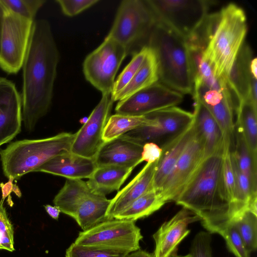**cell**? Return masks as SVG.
Returning <instances> with one entry per match:
<instances>
[{"mask_svg": "<svg viewBox=\"0 0 257 257\" xmlns=\"http://www.w3.org/2000/svg\"><path fill=\"white\" fill-rule=\"evenodd\" d=\"M59 58L49 22L35 20L22 67V121L29 132L50 108Z\"/></svg>", "mask_w": 257, "mask_h": 257, "instance_id": "obj_1", "label": "cell"}, {"mask_svg": "<svg viewBox=\"0 0 257 257\" xmlns=\"http://www.w3.org/2000/svg\"><path fill=\"white\" fill-rule=\"evenodd\" d=\"M223 146L204 158L174 201L198 216L208 232L219 235L230 222L221 182Z\"/></svg>", "mask_w": 257, "mask_h": 257, "instance_id": "obj_2", "label": "cell"}, {"mask_svg": "<svg viewBox=\"0 0 257 257\" xmlns=\"http://www.w3.org/2000/svg\"><path fill=\"white\" fill-rule=\"evenodd\" d=\"M147 45L155 54L160 82L182 94H193L194 73L185 39L166 26L156 23Z\"/></svg>", "mask_w": 257, "mask_h": 257, "instance_id": "obj_3", "label": "cell"}, {"mask_svg": "<svg viewBox=\"0 0 257 257\" xmlns=\"http://www.w3.org/2000/svg\"><path fill=\"white\" fill-rule=\"evenodd\" d=\"M243 10L230 3L219 12L215 29L203 54L215 76L226 82L234 60L244 43L247 25Z\"/></svg>", "mask_w": 257, "mask_h": 257, "instance_id": "obj_4", "label": "cell"}, {"mask_svg": "<svg viewBox=\"0 0 257 257\" xmlns=\"http://www.w3.org/2000/svg\"><path fill=\"white\" fill-rule=\"evenodd\" d=\"M75 134L63 132L40 139L23 140L10 143L0 150L4 175L19 179L35 171L52 158L71 152Z\"/></svg>", "mask_w": 257, "mask_h": 257, "instance_id": "obj_5", "label": "cell"}, {"mask_svg": "<svg viewBox=\"0 0 257 257\" xmlns=\"http://www.w3.org/2000/svg\"><path fill=\"white\" fill-rule=\"evenodd\" d=\"M155 20L185 40L208 15L212 1L204 0H146Z\"/></svg>", "mask_w": 257, "mask_h": 257, "instance_id": "obj_6", "label": "cell"}, {"mask_svg": "<svg viewBox=\"0 0 257 257\" xmlns=\"http://www.w3.org/2000/svg\"><path fill=\"white\" fill-rule=\"evenodd\" d=\"M155 24L146 1L124 0L118 7L107 37L123 46L130 53L138 44L148 38Z\"/></svg>", "mask_w": 257, "mask_h": 257, "instance_id": "obj_7", "label": "cell"}, {"mask_svg": "<svg viewBox=\"0 0 257 257\" xmlns=\"http://www.w3.org/2000/svg\"><path fill=\"white\" fill-rule=\"evenodd\" d=\"M143 238L135 221L113 218L80 232L74 243L130 253L140 248V242Z\"/></svg>", "mask_w": 257, "mask_h": 257, "instance_id": "obj_8", "label": "cell"}, {"mask_svg": "<svg viewBox=\"0 0 257 257\" xmlns=\"http://www.w3.org/2000/svg\"><path fill=\"white\" fill-rule=\"evenodd\" d=\"M128 54L123 46L106 36L83 61V72L86 80L102 94L111 93L116 73Z\"/></svg>", "mask_w": 257, "mask_h": 257, "instance_id": "obj_9", "label": "cell"}, {"mask_svg": "<svg viewBox=\"0 0 257 257\" xmlns=\"http://www.w3.org/2000/svg\"><path fill=\"white\" fill-rule=\"evenodd\" d=\"M4 7L1 39L0 68L8 74H15L22 67L34 21L25 18Z\"/></svg>", "mask_w": 257, "mask_h": 257, "instance_id": "obj_10", "label": "cell"}, {"mask_svg": "<svg viewBox=\"0 0 257 257\" xmlns=\"http://www.w3.org/2000/svg\"><path fill=\"white\" fill-rule=\"evenodd\" d=\"M147 115L155 119V125L139 128L126 134L144 144L152 142L160 147L183 131L194 120L193 113L176 106Z\"/></svg>", "mask_w": 257, "mask_h": 257, "instance_id": "obj_11", "label": "cell"}, {"mask_svg": "<svg viewBox=\"0 0 257 257\" xmlns=\"http://www.w3.org/2000/svg\"><path fill=\"white\" fill-rule=\"evenodd\" d=\"M113 102L111 93L102 94L100 100L86 122L75 133L71 152L94 159L105 143L103 140V134L110 116Z\"/></svg>", "mask_w": 257, "mask_h": 257, "instance_id": "obj_12", "label": "cell"}, {"mask_svg": "<svg viewBox=\"0 0 257 257\" xmlns=\"http://www.w3.org/2000/svg\"><path fill=\"white\" fill-rule=\"evenodd\" d=\"M183 100V94L159 81L119 101L116 113L133 116L146 115L169 107L176 106Z\"/></svg>", "mask_w": 257, "mask_h": 257, "instance_id": "obj_13", "label": "cell"}, {"mask_svg": "<svg viewBox=\"0 0 257 257\" xmlns=\"http://www.w3.org/2000/svg\"><path fill=\"white\" fill-rule=\"evenodd\" d=\"M204 158V142L196 128L194 137L176 162L159 191L167 202L175 200Z\"/></svg>", "mask_w": 257, "mask_h": 257, "instance_id": "obj_14", "label": "cell"}, {"mask_svg": "<svg viewBox=\"0 0 257 257\" xmlns=\"http://www.w3.org/2000/svg\"><path fill=\"white\" fill-rule=\"evenodd\" d=\"M192 95L200 100L214 117L221 130L223 142L232 145L235 129L234 104L227 84L211 87L196 81Z\"/></svg>", "mask_w": 257, "mask_h": 257, "instance_id": "obj_15", "label": "cell"}, {"mask_svg": "<svg viewBox=\"0 0 257 257\" xmlns=\"http://www.w3.org/2000/svg\"><path fill=\"white\" fill-rule=\"evenodd\" d=\"M198 221H200L198 216L182 208L164 222L153 235L154 257H169L176 252L178 245L190 232L189 225Z\"/></svg>", "mask_w": 257, "mask_h": 257, "instance_id": "obj_16", "label": "cell"}, {"mask_svg": "<svg viewBox=\"0 0 257 257\" xmlns=\"http://www.w3.org/2000/svg\"><path fill=\"white\" fill-rule=\"evenodd\" d=\"M22 121L21 96L14 83L0 77V147L21 132Z\"/></svg>", "mask_w": 257, "mask_h": 257, "instance_id": "obj_17", "label": "cell"}, {"mask_svg": "<svg viewBox=\"0 0 257 257\" xmlns=\"http://www.w3.org/2000/svg\"><path fill=\"white\" fill-rule=\"evenodd\" d=\"M143 146L144 144L125 134L105 142L94 160L97 167L114 165L134 169L142 163Z\"/></svg>", "mask_w": 257, "mask_h": 257, "instance_id": "obj_18", "label": "cell"}, {"mask_svg": "<svg viewBox=\"0 0 257 257\" xmlns=\"http://www.w3.org/2000/svg\"><path fill=\"white\" fill-rule=\"evenodd\" d=\"M158 161L147 163L132 180L110 199L106 213V220L113 219L116 215L153 187V179Z\"/></svg>", "mask_w": 257, "mask_h": 257, "instance_id": "obj_19", "label": "cell"}, {"mask_svg": "<svg viewBox=\"0 0 257 257\" xmlns=\"http://www.w3.org/2000/svg\"><path fill=\"white\" fill-rule=\"evenodd\" d=\"M94 159L68 152L57 155L35 172H41L70 179L89 178L97 168Z\"/></svg>", "mask_w": 257, "mask_h": 257, "instance_id": "obj_20", "label": "cell"}, {"mask_svg": "<svg viewBox=\"0 0 257 257\" xmlns=\"http://www.w3.org/2000/svg\"><path fill=\"white\" fill-rule=\"evenodd\" d=\"M195 134L196 127L193 120L183 131L161 147L162 152L157 163L153 182V188L156 190L160 191L174 166Z\"/></svg>", "mask_w": 257, "mask_h": 257, "instance_id": "obj_21", "label": "cell"}, {"mask_svg": "<svg viewBox=\"0 0 257 257\" xmlns=\"http://www.w3.org/2000/svg\"><path fill=\"white\" fill-rule=\"evenodd\" d=\"M110 202L106 196L94 193L90 189L82 193L75 201L70 217L82 231L88 230L106 220V213Z\"/></svg>", "mask_w": 257, "mask_h": 257, "instance_id": "obj_22", "label": "cell"}, {"mask_svg": "<svg viewBox=\"0 0 257 257\" xmlns=\"http://www.w3.org/2000/svg\"><path fill=\"white\" fill-rule=\"evenodd\" d=\"M252 52L249 46L243 43L239 51L226 79L229 88L234 93L238 103L250 100L252 75L250 64ZM251 101V100H250Z\"/></svg>", "mask_w": 257, "mask_h": 257, "instance_id": "obj_23", "label": "cell"}, {"mask_svg": "<svg viewBox=\"0 0 257 257\" xmlns=\"http://www.w3.org/2000/svg\"><path fill=\"white\" fill-rule=\"evenodd\" d=\"M194 100V121L204 144L205 158L223 145L221 130L209 110L196 97Z\"/></svg>", "mask_w": 257, "mask_h": 257, "instance_id": "obj_24", "label": "cell"}, {"mask_svg": "<svg viewBox=\"0 0 257 257\" xmlns=\"http://www.w3.org/2000/svg\"><path fill=\"white\" fill-rule=\"evenodd\" d=\"M133 169L114 165L97 167L86 182L94 193L106 196L118 190Z\"/></svg>", "mask_w": 257, "mask_h": 257, "instance_id": "obj_25", "label": "cell"}, {"mask_svg": "<svg viewBox=\"0 0 257 257\" xmlns=\"http://www.w3.org/2000/svg\"><path fill=\"white\" fill-rule=\"evenodd\" d=\"M235 127L242 134L253 162L257 164V106L250 100L238 103Z\"/></svg>", "mask_w": 257, "mask_h": 257, "instance_id": "obj_26", "label": "cell"}, {"mask_svg": "<svg viewBox=\"0 0 257 257\" xmlns=\"http://www.w3.org/2000/svg\"><path fill=\"white\" fill-rule=\"evenodd\" d=\"M158 81L159 75L157 60L154 52L149 47V52L140 68L116 96L114 101L123 100Z\"/></svg>", "mask_w": 257, "mask_h": 257, "instance_id": "obj_27", "label": "cell"}, {"mask_svg": "<svg viewBox=\"0 0 257 257\" xmlns=\"http://www.w3.org/2000/svg\"><path fill=\"white\" fill-rule=\"evenodd\" d=\"M167 202L153 187L133 202L113 218L135 221L159 210Z\"/></svg>", "mask_w": 257, "mask_h": 257, "instance_id": "obj_28", "label": "cell"}, {"mask_svg": "<svg viewBox=\"0 0 257 257\" xmlns=\"http://www.w3.org/2000/svg\"><path fill=\"white\" fill-rule=\"evenodd\" d=\"M156 124L155 119L149 116H133L116 113L110 115L103 134V140L107 142L134 130Z\"/></svg>", "mask_w": 257, "mask_h": 257, "instance_id": "obj_29", "label": "cell"}, {"mask_svg": "<svg viewBox=\"0 0 257 257\" xmlns=\"http://www.w3.org/2000/svg\"><path fill=\"white\" fill-rule=\"evenodd\" d=\"M234 150L232 156L240 171L247 176L252 184L256 187L257 164L252 159L244 139L239 130L235 127Z\"/></svg>", "mask_w": 257, "mask_h": 257, "instance_id": "obj_30", "label": "cell"}, {"mask_svg": "<svg viewBox=\"0 0 257 257\" xmlns=\"http://www.w3.org/2000/svg\"><path fill=\"white\" fill-rule=\"evenodd\" d=\"M246 248L251 253L257 247V214L247 211L232 221Z\"/></svg>", "mask_w": 257, "mask_h": 257, "instance_id": "obj_31", "label": "cell"}, {"mask_svg": "<svg viewBox=\"0 0 257 257\" xmlns=\"http://www.w3.org/2000/svg\"><path fill=\"white\" fill-rule=\"evenodd\" d=\"M149 47L145 45L137 52L134 53L129 63L125 67L115 80L111 92L113 102L116 96L127 85L140 68L149 52Z\"/></svg>", "mask_w": 257, "mask_h": 257, "instance_id": "obj_32", "label": "cell"}, {"mask_svg": "<svg viewBox=\"0 0 257 257\" xmlns=\"http://www.w3.org/2000/svg\"><path fill=\"white\" fill-rule=\"evenodd\" d=\"M231 147L229 145L224 144L221 168L222 189L229 206L233 200L236 186L235 174L231 156Z\"/></svg>", "mask_w": 257, "mask_h": 257, "instance_id": "obj_33", "label": "cell"}, {"mask_svg": "<svg viewBox=\"0 0 257 257\" xmlns=\"http://www.w3.org/2000/svg\"><path fill=\"white\" fill-rule=\"evenodd\" d=\"M130 252L113 249L85 246L72 243L66 250V257H126Z\"/></svg>", "mask_w": 257, "mask_h": 257, "instance_id": "obj_34", "label": "cell"}, {"mask_svg": "<svg viewBox=\"0 0 257 257\" xmlns=\"http://www.w3.org/2000/svg\"><path fill=\"white\" fill-rule=\"evenodd\" d=\"M4 6L11 11L25 18L35 21L39 10L46 0H1Z\"/></svg>", "mask_w": 257, "mask_h": 257, "instance_id": "obj_35", "label": "cell"}, {"mask_svg": "<svg viewBox=\"0 0 257 257\" xmlns=\"http://www.w3.org/2000/svg\"><path fill=\"white\" fill-rule=\"evenodd\" d=\"M220 235L225 240L229 250L235 257H250V253L246 248L233 222L228 224Z\"/></svg>", "mask_w": 257, "mask_h": 257, "instance_id": "obj_36", "label": "cell"}, {"mask_svg": "<svg viewBox=\"0 0 257 257\" xmlns=\"http://www.w3.org/2000/svg\"><path fill=\"white\" fill-rule=\"evenodd\" d=\"M210 233L204 231L198 232L191 242L190 257H212Z\"/></svg>", "mask_w": 257, "mask_h": 257, "instance_id": "obj_37", "label": "cell"}, {"mask_svg": "<svg viewBox=\"0 0 257 257\" xmlns=\"http://www.w3.org/2000/svg\"><path fill=\"white\" fill-rule=\"evenodd\" d=\"M98 0H57L62 13L68 17L75 16L91 7Z\"/></svg>", "mask_w": 257, "mask_h": 257, "instance_id": "obj_38", "label": "cell"}, {"mask_svg": "<svg viewBox=\"0 0 257 257\" xmlns=\"http://www.w3.org/2000/svg\"><path fill=\"white\" fill-rule=\"evenodd\" d=\"M0 232L12 244L14 245V229L7 214L3 203L0 202Z\"/></svg>", "mask_w": 257, "mask_h": 257, "instance_id": "obj_39", "label": "cell"}, {"mask_svg": "<svg viewBox=\"0 0 257 257\" xmlns=\"http://www.w3.org/2000/svg\"><path fill=\"white\" fill-rule=\"evenodd\" d=\"M162 150L155 143L149 142L144 144L141 161L152 163L158 161L161 156Z\"/></svg>", "mask_w": 257, "mask_h": 257, "instance_id": "obj_40", "label": "cell"}, {"mask_svg": "<svg viewBox=\"0 0 257 257\" xmlns=\"http://www.w3.org/2000/svg\"><path fill=\"white\" fill-rule=\"evenodd\" d=\"M14 179L10 178L9 181L6 183H1L0 184V187L2 190V199L1 202H4L5 199L13 192L14 184L13 181Z\"/></svg>", "mask_w": 257, "mask_h": 257, "instance_id": "obj_41", "label": "cell"}, {"mask_svg": "<svg viewBox=\"0 0 257 257\" xmlns=\"http://www.w3.org/2000/svg\"><path fill=\"white\" fill-rule=\"evenodd\" d=\"M44 208L51 217L55 220L58 219L61 211L58 207L47 204L44 206Z\"/></svg>", "mask_w": 257, "mask_h": 257, "instance_id": "obj_42", "label": "cell"}, {"mask_svg": "<svg viewBox=\"0 0 257 257\" xmlns=\"http://www.w3.org/2000/svg\"><path fill=\"white\" fill-rule=\"evenodd\" d=\"M126 257H154V254L140 248L131 252Z\"/></svg>", "mask_w": 257, "mask_h": 257, "instance_id": "obj_43", "label": "cell"}, {"mask_svg": "<svg viewBox=\"0 0 257 257\" xmlns=\"http://www.w3.org/2000/svg\"><path fill=\"white\" fill-rule=\"evenodd\" d=\"M250 70L252 76L257 79V59L255 57L251 61Z\"/></svg>", "mask_w": 257, "mask_h": 257, "instance_id": "obj_44", "label": "cell"}, {"mask_svg": "<svg viewBox=\"0 0 257 257\" xmlns=\"http://www.w3.org/2000/svg\"><path fill=\"white\" fill-rule=\"evenodd\" d=\"M4 6L0 0V47H1V32H2V26L3 18L4 12Z\"/></svg>", "mask_w": 257, "mask_h": 257, "instance_id": "obj_45", "label": "cell"}, {"mask_svg": "<svg viewBox=\"0 0 257 257\" xmlns=\"http://www.w3.org/2000/svg\"><path fill=\"white\" fill-rule=\"evenodd\" d=\"M13 192H14L18 197H21V196H22L21 192L19 188L18 187V186L16 184H15L14 185Z\"/></svg>", "mask_w": 257, "mask_h": 257, "instance_id": "obj_46", "label": "cell"}, {"mask_svg": "<svg viewBox=\"0 0 257 257\" xmlns=\"http://www.w3.org/2000/svg\"><path fill=\"white\" fill-rule=\"evenodd\" d=\"M176 252L173 253L169 257H190L189 254H186L185 255H178Z\"/></svg>", "mask_w": 257, "mask_h": 257, "instance_id": "obj_47", "label": "cell"}]
</instances>
